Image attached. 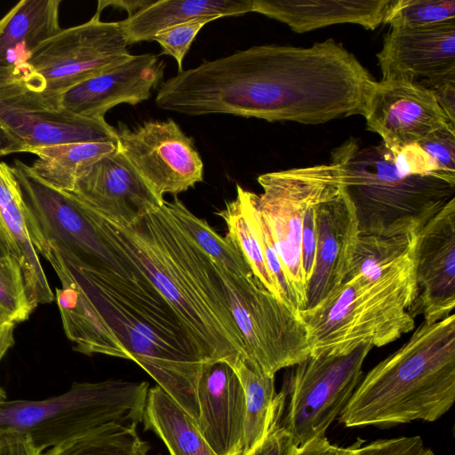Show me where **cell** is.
Segmentation results:
<instances>
[{
  "label": "cell",
  "mask_w": 455,
  "mask_h": 455,
  "mask_svg": "<svg viewBox=\"0 0 455 455\" xmlns=\"http://www.w3.org/2000/svg\"><path fill=\"white\" fill-rule=\"evenodd\" d=\"M296 447L289 433L271 415L265 436L247 455H293Z\"/></svg>",
  "instance_id": "38"
},
{
  "label": "cell",
  "mask_w": 455,
  "mask_h": 455,
  "mask_svg": "<svg viewBox=\"0 0 455 455\" xmlns=\"http://www.w3.org/2000/svg\"><path fill=\"white\" fill-rule=\"evenodd\" d=\"M15 324L12 316L0 307V361L14 345Z\"/></svg>",
  "instance_id": "42"
},
{
  "label": "cell",
  "mask_w": 455,
  "mask_h": 455,
  "mask_svg": "<svg viewBox=\"0 0 455 455\" xmlns=\"http://www.w3.org/2000/svg\"><path fill=\"white\" fill-rule=\"evenodd\" d=\"M321 164L267 172L258 177L259 209L269 228L297 309L306 307L302 263L304 214L318 183Z\"/></svg>",
  "instance_id": "13"
},
{
  "label": "cell",
  "mask_w": 455,
  "mask_h": 455,
  "mask_svg": "<svg viewBox=\"0 0 455 455\" xmlns=\"http://www.w3.org/2000/svg\"><path fill=\"white\" fill-rule=\"evenodd\" d=\"M416 259L380 277L345 279L320 303L298 315L309 355H346L363 344L382 347L412 331Z\"/></svg>",
  "instance_id": "6"
},
{
  "label": "cell",
  "mask_w": 455,
  "mask_h": 455,
  "mask_svg": "<svg viewBox=\"0 0 455 455\" xmlns=\"http://www.w3.org/2000/svg\"><path fill=\"white\" fill-rule=\"evenodd\" d=\"M142 421L163 441L170 455H217L196 421L158 386L148 389Z\"/></svg>",
  "instance_id": "25"
},
{
  "label": "cell",
  "mask_w": 455,
  "mask_h": 455,
  "mask_svg": "<svg viewBox=\"0 0 455 455\" xmlns=\"http://www.w3.org/2000/svg\"><path fill=\"white\" fill-rule=\"evenodd\" d=\"M455 19V0H391L384 24L419 28Z\"/></svg>",
  "instance_id": "33"
},
{
  "label": "cell",
  "mask_w": 455,
  "mask_h": 455,
  "mask_svg": "<svg viewBox=\"0 0 455 455\" xmlns=\"http://www.w3.org/2000/svg\"><path fill=\"white\" fill-rule=\"evenodd\" d=\"M360 235H396L421 228L455 195V176L440 171L416 144L360 147L350 137L331 151Z\"/></svg>",
  "instance_id": "4"
},
{
  "label": "cell",
  "mask_w": 455,
  "mask_h": 455,
  "mask_svg": "<svg viewBox=\"0 0 455 455\" xmlns=\"http://www.w3.org/2000/svg\"><path fill=\"white\" fill-rule=\"evenodd\" d=\"M153 2V0H115V1H99L97 13H100L101 11L108 5H112L116 8H121L125 10L129 16L133 15L142 8L148 6Z\"/></svg>",
  "instance_id": "43"
},
{
  "label": "cell",
  "mask_w": 455,
  "mask_h": 455,
  "mask_svg": "<svg viewBox=\"0 0 455 455\" xmlns=\"http://www.w3.org/2000/svg\"><path fill=\"white\" fill-rule=\"evenodd\" d=\"M417 145L443 172L455 176V124L448 123L430 132Z\"/></svg>",
  "instance_id": "36"
},
{
  "label": "cell",
  "mask_w": 455,
  "mask_h": 455,
  "mask_svg": "<svg viewBox=\"0 0 455 455\" xmlns=\"http://www.w3.org/2000/svg\"><path fill=\"white\" fill-rule=\"evenodd\" d=\"M116 142H75L39 148L32 172L46 185L71 193L78 179L97 161L116 150Z\"/></svg>",
  "instance_id": "26"
},
{
  "label": "cell",
  "mask_w": 455,
  "mask_h": 455,
  "mask_svg": "<svg viewBox=\"0 0 455 455\" xmlns=\"http://www.w3.org/2000/svg\"><path fill=\"white\" fill-rule=\"evenodd\" d=\"M242 383L245 395L243 442L241 455L251 452L265 436L275 398V377L267 375L246 357L233 367Z\"/></svg>",
  "instance_id": "30"
},
{
  "label": "cell",
  "mask_w": 455,
  "mask_h": 455,
  "mask_svg": "<svg viewBox=\"0 0 455 455\" xmlns=\"http://www.w3.org/2000/svg\"><path fill=\"white\" fill-rule=\"evenodd\" d=\"M418 234L359 235L345 279L355 275L380 277L414 261Z\"/></svg>",
  "instance_id": "29"
},
{
  "label": "cell",
  "mask_w": 455,
  "mask_h": 455,
  "mask_svg": "<svg viewBox=\"0 0 455 455\" xmlns=\"http://www.w3.org/2000/svg\"><path fill=\"white\" fill-rule=\"evenodd\" d=\"M416 296L408 312L438 322L455 307V197L419 231Z\"/></svg>",
  "instance_id": "16"
},
{
  "label": "cell",
  "mask_w": 455,
  "mask_h": 455,
  "mask_svg": "<svg viewBox=\"0 0 455 455\" xmlns=\"http://www.w3.org/2000/svg\"><path fill=\"white\" fill-rule=\"evenodd\" d=\"M95 12L88 21L60 29L30 52L24 44L10 52L13 72L51 107L74 85L110 71L132 54L120 21H102Z\"/></svg>",
  "instance_id": "8"
},
{
  "label": "cell",
  "mask_w": 455,
  "mask_h": 455,
  "mask_svg": "<svg viewBox=\"0 0 455 455\" xmlns=\"http://www.w3.org/2000/svg\"><path fill=\"white\" fill-rule=\"evenodd\" d=\"M105 220L175 311L206 363L224 361L234 367L247 358L214 262L164 202L127 225Z\"/></svg>",
  "instance_id": "3"
},
{
  "label": "cell",
  "mask_w": 455,
  "mask_h": 455,
  "mask_svg": "<svg viewBox=\"0 0 455 455\" xmlns=\"http://www.w3.org/2000/svg\"><path fill=\"white\" fill-rule=\"evenodd\" d=\"M116 142L105 118L76 116L49 106L5 60L0 64V156L75 142Z\"/></svg>",
  "instance_id": "11"
},
{
  "label": "cell",
  "mask_w": 455,
  "mask_h": 455,
  "mask_svg": "<svg viewBox=\"0 0 455 455\" xmlns=\"http://www.w3.org/2000/svg\"><path fill=\"white\" fill-rule=\"evenodd\" d=\"M6 394L3 387L0 386V403L6 401Z\"/></svg>",
  "instance_id": "45"
},
{
  "label": "cell",
  "mask_w": 455,
  "mask_h": 455,
  "mask_svg": "<svg viewBox=\"0 0 455 455\" xmlns=\"http://www.w3.org/2000/svg\"><path fill=\"white\" fill-rule=\"evenodd\" d=\"M315 233V264L307 283L305 309L316 306L343 282L360 235L355 209L339 184L337 168L316 204Z\"/></svg>",
  "instance_id": "15"
},
{
  "label": "cell",
  "mask_w": 455,
  "mask_h": 455,
  "mask_svg": "<svg viewBox=\"0 0 455 455\" xmlns=\"http://www.w3.org/2000/svg\"><path fill=\"white\" fill-rule=\"evenodd\" d=\"M372 346L346 355L317 354L291 366L276 394L272 418L300 446L324 436L360 383Z\"/></svg>",
  "instance_id": "9"
},
{
  "label": "cell",
  "mask_w": 455,
  "mask_h": 455,
  "mask_svg": "<svg viewBox=\"0 0 455 455\" xmlns=\"http://www.w3.org/2000/svg\"><path fill=\"white\" fill-rule=\"evenodd\" d=\"M363 116L389 149L416 145L451 123L429 89L405 80L375 81Z\"/></svg>",
  "instance_id": "14"
},
{
  "label": "cell",
  "mask_w": 455,
  "mask_h": 455,
  "mask_svg": "<svg viewBox=\"0 0 455 455\" xmlns=\"http://www.w3.org/2000/svg\"><path fill=\"white\" fill-rule=\"evenodd\" d=\"M9 254L13 255L17 259L15 247L0 219V256Z\"/></svg>",
  "instance_id": "44"
},
{
  "label": "cell",
  "mask_w": 455,
  "mask_h": 455,
  "mask_svg": "<svg viewBox=\"0 0 455 455\" xmlns=\"http://www.w3.org/2000/svg\"><path fill=\"white\" fill-rule=\"evenodd\" d=\"M111 256L92 269L80 267L55 249L37 251L58 276L70 280L92 303L124 348L195 421L197 384L206 363L189 332L135 256L113 240Z\"/></svg>",
  "instance_id": "2"
},
{
  "label": "cell",
  "mask_w": 455,
  "mask_h": 455,
  "mask_svg": "<svg viewBox=\"0 0 455 455\" xmlns=\"http://www.w3.org/2000/svg\"><path fill=\"white\" fill-rule=\"evenodd\" d=\"M0 455H42V452L28 435L7 431L0 433Z\"/></svg>",
  "instance_id": "41"
},
{
  "label": "cell",
  "mask_w": 455,
  "mask_h": 455,
  "mask_svg": "<svg viewBox=\"0 0 455 455\" xmlns=\"http://www.w3.org/2000/svg\"><path fill=\"white\" fill-rule=\"evenodd\" d=\"M355 455H435L419 435L378 439L361 445Z\"/></svg>",
  "instance_id": "37"
},
{
  "label": "cell",
  "mask_w": 455,
  "mask_h": 455,
  "mask_svg": "<svg viewBox=\"0 0 455 455\" xmlns=\"http://www.w3.org/2000/svg\"><path fill=\"white\" fill-rule=\"evenodd\" d=\"M60 0H22L0 20V64L16 47L30 52L61 28Z\"/></svg>",
  "instance_id": "27"
},
{
  "label": "cell",
  "mask_w": 455,
  "mask_h": 455,
  "mask_svg": "<svg viewBox=\"0 0 455 455\" xmlns=\"http://www.w3.org/2000/svg\"><path fill=\"white\" fill-rule=\"evenodd\" d=\"M391 0H253V12L304 33L333 24L354 23L374 30Z\"/></svg>",
  "instance_id": "21"
},
{
  "label": "cell",
  "mask_w": 455,
  "mask_h": 455,
  "mask_svg": "<svg viewBox=\"0 0 455 455\" xmlns=\"http://www.w3.org/2000/svg\"><path fill=\"white\" fill-rule=\"evenodd\" d=\"M0 219L15 247L31 307L52 302L54 294L28 232L20 186L12 167L4 162H0Z\"/></svg>",
  "instance_id": "22"
},
{
  "label": "cell",
  "mask_w": 455,
  "mask_h": 455,
  "mask_svg": "<svg viewBox=\"0 0 455 455\" xmlns=\"http://www.w3.org/2000/svg\"><path fill=\"white\" fill-rule=\"evenodd\" d=\"M164 69L158 55H132L117 68L68 89L57 97L56 105L76 116L104 118L118 104L137 105L148 100Z\"/></svg>",
  "instance_id": "19"
},
{
  "label": "cell",
  "mask_w": 455,
  "mask_h": 455,
  "mask_svg": "<svg viewBox=\"0 0 455 455\" xmlns=\"http://www.w3.org/2000/svg\"><path fill=\"white\" fill-rule=\"evenodd\" d=\"M251 195L252 192L237 184L235 198L227 202L225 207L217 214L226 223V237L242 254L253 275L267 291L286 304L279 284L265 262L252 214Z\"/></svg>",
  "instance_id": "28"
},
{
  "label": "cell",
  "mask_w": 455,
  "mask_h": 455,
  "mask_svg": "<svg viewBox=\"0 0 455 455\" xmlns=\"http://www.w3.org/2000/svg\"><path fill=\"white\" fill-rule=\"evenodd\" d=\"M61 287L55 295L63 329L74 350L92 355L101 354L128 359L113 331L89 299L68 278L58 276Z\"/></svg>",
  "instance_id": "24"
},
{
  "label": "cell",
  "mask_w": 455,
  "mask_h": 455,
  "mask_svg": "<svg viewBox=\"0 0 455 455\" xmlns=\"http://www.w3.org/2000/svg\"><path fill=\"white\" fill-rule=\"evenodd\" d=\"M0 307L18 323L34 309L28 300L22 269L13 255L0 256Z\"/></svg>",
  "instance_id": "34"
},
{
  "label": "cell",
  "mask_w": 455,
  "mask_h": 455,
  "mask_svg": "<svg viewBox=\"0 0 455 455\" xmlns=\"http://www.w3.org/2000/svg\"><path fill=\"white\" fill-rule=\"evenodd\" d=\"M455 401V315L425 321L395 352L374 366L340 412L347 427L433 422Z\"/></svg>",
  "instance_id": "5"
},
{
  "label": "cell",
  "mask_w": 455,
  "mask_h": 455,
  "mask_svg": "<svg viewBox=\"0 0 455 455\" xmlns=\"http://www.w3.org/2000/svg\"><path fill=\"white\" fill-rule=\"evenodd\" d=\"M148 383L122 379L74 382L44 400L0 403V433L28 435L42 453L109 424L143 420Z\"/></svg>",
  "instance_id": "7"
},
{
  "label": "cell",
  "mask_w": 455,
  "mask_h": 455,
  "mask_svg": "<svg viewBox=\"0 0 455 455\" xmlns=\"http://www.w3.org/2000/svg\"><path fill=\"white\" fill-rule=\"evenodd\" d=\"M137 425H106L42 455H148L149 446L139 435Z\"/></svg>",
  "instance_id": "31"
},
{
  "label": "cell",
  "mask_w": 455,
  "mask_h": 455,
  "mask_svg": "<svg viewBox=\"0 0 455 455\" xmlns=\"http://www.w3.org/2000/svg\"><path fill=\"white\" fill-rule=\"evenodd\" d=\"M363 440H358L348 447L331 444L327 437H315L309 442L297 446L293 455H355L357 449L363 445Z\"/></svg>",
  "instance_id": "40"
},
{
  "label": "cell",
  "mask_w": 455,
  "mask_h": 455,
  "mask_svg": "<svg viewBox=\"0 0 455 455\" xmlns=\"http://www.w3.org/2000/svg\"><path fill=\"white\" fill-rule=\"evenodd\" d=\"M377 59L381 80L433 82L455 76V19L419 28H390Z\"/></svg>",
  "instance_id": "17"
},
{
  "label": "cell",
  "mask_w": 455,
  "mask_h": 455,
  "mask_svg": "<svg viewBox=\"0 0 455 455\" xmlns=\"http://www.w3.org/2000/svg\"><path fill=\"white\" fill-rule=\"evenodd\" d=\"M419 84L432 92L450 121L455 124V76L433 82L422 80Z\"/></svg>",
  "instance_id": "39"
},
{
  "label": "cell",
  "mask_w": 455,
  "mask_h": 455,
  "mask_svg": "<svg viewBox=\"0 0 455 455\" xmlns=\"http://www.w3.org/2000/svg\"><path fill=\"white\" fill-rule=\"evenodd\" d=\"M196 396V426L206 443L217 455H241L245 395L233 366L224 361L206 363Z\"/></svg>",
  "instance_id": "20"
},
{
  "label": "cell",
  "mask_w": 455,
  "mask_h": 455,
  "mask_svg": "<svg viewBox=\"0 0 455 455\" xmlns=\"http://www.w3.org/2000/svg\"><path fill=\"white\" fill-rule=\"evenodd\" d=\"M164 204L182 228L218 266L239 275H253L238 250L227 238L219 235L208 222L192 213L175 196Z\"/></svg>",
  "instance_id": "32"
},
{
  "label": "cell",
  "mask_w": 455,
  "mask_h": 455,
  "mask_svg": "<svg viewBox=\"0 0 455 455\" xmlns=\"http://www.w3.org/2000/svg\"><path fill=\"white\" fill-rule=\"evenodd\" d=\"M253 12V0H160L153 1L121 20L129 44L152 41L157 32L189 20L238 16Z\"/></svg>",
  "instance_id": "23"
},
{
  "label": "cell",
  "mask_w": 455,
  "mask_h": 455,
  "mask_svg": "<svg viewBox=\"0 0 455 455\" xmlns=\"http://www.w3.org/2000/svg\"><path fill=\"white\" fill-rule=\"evenodd\" d=\"M70 194L105 219L125 225L164 202L117 148L94 163Z\"/></svg>",
  "instance_id": "18"
},
{
  "label": "cell",
  "mask_w": 455,
  "mask_h": 455,
  "mask_svg": "<svg viewBox=\"0 0 455 455\" xmlns=\"http://www.w3.org/2000/svg\"><path fill=\"white\" fill-rule=\"evenodd\" d=\"M215 268L248 360L275 377L309 355L307 330L297 311L254 275H235L216 264Z\"/></svg>",
  "instance_id": "10"
},
{
  "label": "cell",
  "mask_w": 455,
  "mask_h": 455,
  "mask_svg": "<svg viewBox=\"0 0 455 455\" xmlns=\"http://www.w3.org/2000/svg\"><path fill=\"white\" fill-rule=\"evenodd\" d=\"M375 80L330 38L309 47L264 44L182 70L160 84L158 108L317 124L363 116Z\"/></svg>",
  "instance_id": "1"
},
{
  "label": "cell",
  "mask_w": 455,
  "mask_h": 455,
  "mask_svg": "<svg viewBox=\"0 0 455 455\" xmlns=\"http://www.w3.org/2000/svg\"><path fill=\"white\" fill-rule=\"evenodd\" d=\"M117 149L162 201L204 180V164L188 137L172 119L115 128Z\"/></svg>",
  "instance_id": "12"
},
{
  "label": "cell",
  "mask_w": 455,
  "mask_h": 455,
  "mask_svg": "<svg viewBox=\"0 0 455 455\" xmlns=\"http://www.w3.org/2000/svg\"><path fill=\"white\" fill-rule=\"evenodd\" d=\"M217 19L200 18L169 27L157 32L152 41L158 43L163 54L172 56L176 60L179 72H181L184 57L198 32L204 25Z\"/></svg>",
  "instance_id": "35"
}]
</instances>
